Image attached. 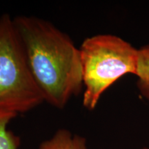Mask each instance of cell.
<instances>
[{
  "instance_id": "cell-3",
  "label": "cell",
  "mask_w": 149,
  "mask_h": 149,
  "mask_svg": "<svg viewBox=\"0 0 149 149\" xmlns=\"http://www.w3.org/2000/svg\"><path fill=\"white\" fill-rule=\"evenodd\" d=\"M33 79L13 18L0 17V112L17 116L44 103Z\"/></svg>"
},
{
  "instance_id": "cell-1",
  "label": "cell",
  "mask_w": 149,
  "mask_h": 149,
  "mask_svg": "<svg viewBox=\"0 0 149 149\" xmlns=\"http://www.w3.org/2000/svg\"><path fill=\"white\" fill-rule=\"evenodd\" d=\"M13 22L44 102L64 109L84 90L79 48L68 35L44 19L19 15Z\"/></svg>"
},
{
  "instance_id": "cell-2",
  "label": "cell",
  "mask_w": 149,
  "mask_h": 149,
  "mask_svg": "<svg viewBox=\"0 0 149 149\" xmlns=\"http://www.w3.org/2000/svg\"><path fill=\"white\" fill-rule=\"evenodd\" d=\"M83 77L84 107L95 109L102 94L120 78L137 74L139 50L117 35L100 34L79 47Z\"/></svg>"
},
{
  "instance_id": "cell-4",
  "label": "cell",
  "mask_w": 149,
  "mask_h": 149,
  "mask_svg": "<svg viewBox=\"0 0 149 149\" xmlns=\"http://www.w3.org/2000/svg\"><path fill=\"white\" fill-rule=\"evenodd\" d=\"M38 149H88L86 139L66 128L58 129L52 137L43 141Z\"/></svg>"
},
{
  "instance_id": "cell-7",
  "label": "cell",
  "mask_w": 149,
  "mask_h": 149,
  "mask_svg": "<svg viewBox=\"0 0 149 149\" xmlns=\"http://www.w3.org/2000/svg\"><path fill=\"white\" fill-rule=\"evenodd\" d=\"M141 149H149V148H148V147H145V148H143Z\"/></svg>"
},
{
  "instance_id": "cell-5",
  "label": "cell",
  "mask_w": 149,
  "mask_h": 149,
  "mask_svg": "<svg viewBox=\"0 0 149 149\" xmlns=\"http://www.w3.org/2000/svg\"><path fill=\"white\" fill-rule=\"evenodd\" d=\"M17 117L12 113L0 112V149H19L21 139L8 126Z\"/></svg>"
},
{
  "instance_id": "cell-6",
  "label": "cell",
  "mask_w": 149,
  "mask_h": 149,
  "mask_svg": "<svg viewBox=\"0 0 149 149\" xmlns=\"http://www.w3.org/2000/svg\"><path fill=\"white\" fill-rule=\"evenodd\" d=\"M137 88L146 100L149 101V45L139 48Z\"/></svg>"
}]
</instances>
